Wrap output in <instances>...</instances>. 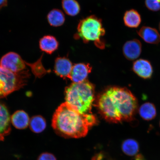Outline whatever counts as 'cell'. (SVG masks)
Segmentation results:
<instances>
[{
  "label": "cell",
  "mask_w": 160,
  "mask_h": 160,
  "mask_svg": "<svg viewBox=\"0 0 160 160\" xmlns=\"http://www.w3.org/2000/svg\"><path fill=\"white\" fill-rule=\"evenodd\" d=\"M97 107L105 120L113 123L130 121L138 109V101L129 90L112 87L105 90L98 98Z\"/></svg>",
  "instance_id": "obj_1"
},
{
  "label": "cell",
  "mask_w": 160,
  "mask_h": 160,
  "mask_svg": "<svg viewBox=\"0 0 160 160\" xmlns=\"http://www.w3.org/2000/svg\"><path fill=\"white\" fill-rule=\"evenodd\" d=\"M94 115H84L67 103L61 104L54 113L52 126L56 133L65 138L85 137L97 123Z\"/></svg>",
  "instance_id": "obj_2"
},
{
  "label": "cell",
  "mask_w": 160,
  "mask_h": 160,
  "mask_svg": "<svg viewBox=\"0 0 160 160\" xmlns=\"http://www.w3.org/2000/svg\"><path fill=\"white\" fill-rule=\"evenodd\" d=\"M65 96L66 102L82 114L93 115L91 110L95 100V87L88 80L73 83L66 87Z\"/></svg>",
  "instance_id": "obj_3"
},
{
  "label": "cell",
  "mask_w": 160,
  "mask_h": 160,
  "mask_svg": "<svg viewBox=\"0 0 160 160\" xmlns=\"http://www.w3.org/2000/svg\"><path fill=\"white\" fill-rule=\"evenodd\" d=\"M105 34L102 20L95 15H91L80 21L74 38L82 39L85 43L93 42L98 48L103 49L105 43L102 38Z\"/></svg>",
  "instance_id": "obj_4"
},
{
  "label": "cell",
  "mask_w": 160,
  "mask_h": 160,
  "mask_svg": "<svg viewBox=\"0 0 160 160\" xmlns=\"http://www.w3.org/2000/svg\"><path fill=\"white\" fill-rule=\"evenodd\" d=\"M29 76L28 71L14 73L0 66V99L27 85Z\"/></svg>",
  "instance_id": "obj_5"
},
{
  "label": "cell",
  "mask_w": 160,
  "mask_h": 160,
  "mask_svg": "<svg viewBox=\"0 0 160 160\" xmlns=\"http://www.w3.org/2000/svg\"><path fill=\"white\" fill-rule=\"evenodd\" d=\"M26 62L18 54L9 52L3 55L0 60V66L14 73L24 71Z\"/></svg>",
  "instance_id": "obj_6"
},
{
  "label": "cell",
  "mask_w": 160,
  "mask_h": 160,
  "mask_svg": "<svg viewBox=\"0 0 160 160\" xmlns=\"http://www.w3.org/2000/svg\"><path fill=\"white\" fill-rule=\"evenodd\" d=\"M92 67L89 63H78L73 65L69 79L73 83L82 82L86 80L91 72Z\"/></svg>",
  "instance_id": "obj_7"
},
{
  "label": "cell",
  "mask_w": 160,
  "mask_h": 160,
  "mask_svg": "<svg viewBox=\"0 0 160 160\" xmlns=\"http://www.w3.org/2000/svg\"><path fill=\"white\" fill-rule=\"evenodd\" d=\"M122 50L123 55L126 58L133 61L137 59L141 54V43L137 39L130 40L124 44Z\"/></svg>",
  "instance_id": "obj_8"
},
{
  "label": "cell",
  "mask_w": 160,
  "mask_h": 160,
  "mask_svg": "<svg viewBox=\"0 0 160 160\" xmlns=\"http://www.w3.org/2000/svg\"><path fill=\"white\" fill-rule=\"evenodd\" d=\"M132 69L134 72L142 78H151L153 75V67L151 62L147 60L141 59L133 63Z\"/></svg>",
  "instance_id": "obj_9"
},
{
  "label": "cell",
  "mask_w": 160,
  "mask_h": 160,
  "mask_svg": "<svg viewBox=\"0 0 160 160\" xmlns=\"http://www.w3.org/2000/svg\"><path fill=\"white\" fill-rule=\"evenodd\" d=\"M11 117L7 107L0 103V141H3L11 131Z\"/></svg>",
  "instance_id": "obj_10"
},
{
  "label": "cell",
  "mask_w": 160,
  "mask_h": 160,
  "mask_svg": "<svg viewBox=\"0 0 160 160\" xmlns=\"http://www.w3.org/2000/svg\"><path fill=\"white\" fill-rule=\"evenodd\" d=\"M73 66L71 62L68 58L58 57L55 61V72L61 78H69Z\"/></svg>",
  "instance_id": "obj_11"
},
{
  "label": "cell",
  "mask_w": 160,
  "mask_h": 160,
  "mask_svg": "<svg viewBox=\"0 0 160 160\" xmlns=\"http://www.w3.org/2000/svg\"><path fill=\"white\" fill-rule=\"evenodd\" d=\"M137 33L147 43L157 44L160 42L159 32L154 28L143 26L137 31Z\"/></svg>",
  "instance_id": "obj_12"
},
{
  "label": "cell",
  "mask_w": 160,
  "mask_h": 160,
  "mask_svg": "<svg viewBox=\"0 0 160 160\" xmlns=\"http://www.w3.org/2000/svg\"><path fill=\"white\" fill-rule=\"evenodd\" d=\"M39 46L42 51L51 55L58 48L59 43L54 36L47 35L40 39Z\"/></svg>",
  "instance_id": "obj_13"
},
{
  "label": "cell",
  "mask_w": 160,
  "mask_h": 160,
  "mask_svg": "<svg viewBox=\"0 0 160 160\" xmlns=\"http://www.w3.org/2000/svg\"><path fill=\"white\" fill-rule=\"evenodd\" d=\"M11 121L14 127L19 129L26 128L30 122L28 115L23 111L16 112L12 116Z\"/></svg>",
  "instance_id": "obj_14"
},
{
  "label": "cell",
  "mask_w": 160,
  "mask_h": 160,
  "mask_svg": "<svg viewBox=\"0 0 160 160\" xmlns=\"http://www.w3.org/2000/svg\"><path fill=\"white\" fill-rule=\"evenodd\" d=\"M125 25L130 28H137L141 22V15L135 9L128 10L125 12L123 17Z\"/></svg>",
  "instance_id": "obj_15"
},
{
  "label": "cell",
  "mask_w": 160,
  "mask_h": 160,
  "mask_svg": "<svg viewBox=\"0 0 160 160\" xmlns=\"http://www.w3.org/2000/svg\"><path fill=\"white\" fill-rule=\"evenodd\" d=\"M48 22L52 27H61L65 23V16L61 10L54 9L52 10L47 15Z\"/></svg>",
  "instance_id": "obj_16"
},
{
  "label": "cell",
  "mask_w": 160,
  "mask_h": 160,
  "mask_svg": "<svg viewBox=\"0 0 160 160\" xmlns=\"http://www.w3.org/2000/svg\"><path fill=\"white\" fill-rule=\"evenodd\" d=\"M139 112L142 118L147 121L154 119L157 113L155 106L150 102H146L142 105L139 108Z\"/></svg>",
  "instance_id": "obj_17"
},
{
  "label": "cell",
  "mask_w": 160,
  "mask_h": 160,
  "mask_svg": "<svg viewBox=\"0 0 160 160\" xmlns=\"http://www.w3.org/2000/svg\"><path fill=\"white\" fill-rule=\"evenodd\" d=\"M122 149L125 154L133 157L137 155L139 152V146L138 142L135 140L127 139L122 143Z\"/></svg>",
  "instance_id": "obj_18"
},
{
  "label": "cell",
  "mask_w": 160,
  "mask_h": 160,
  "mask_svg": "<svg viewBox=\"0 0 160 160\" xmlns=\"http://www.w3.org/2000/svg\"><path fill=\"white\" fill-rule=\"evenodd\" d=\"M62 7L68 15L74 17L81 11L79 4L76 0H62Z\"/></svg>",
  "instance_id": "obj_19"
},
{
  "label": "cell",
  "mask_w": 160,
  "mask_h": 160,
  "mask_svg": "<svg viewBox=\"0 0 160 160\" xmlns=\"http://www.w3.org/2000/svg\"><path fill=\"white\" fill-rule=\"evenodd\" d=\"M30 128L33 132L37 133L42 132L46 128L45 119L41 116H34L30 120Z\"/></svg>",
  "instance_id": "obj_20"
},
{
  "label": "cell",
  "mask_w": 160,
  "mask_h": 160,
  "mask_svg": "<svg viewBox=\"0 0 160 160\" xmlns=\"http://www.w3.org/2000/svg\"><path fill=\"white\" fill-rule=\"evenodd\" d=\"M146 7L151 11L157 12L160 10V0H145Z\"/></svg>",
  "instance_id": "obj_21"
},
{
  "label": "cell",
  "mask_w": 160,
  "mask_h": 160,
  "mask_svg": "<svg viewBox=\"0 0 160 160\" xmlns=\"http://www.w3.org/2000/svg\"><path fill=\"white\" fill-rule=\"evenodd\" d=\"M37 160H57V159L52 154L48 152H44L39 156Z\"/></svg>",
  "instance_id": "obj_22"
},
{
  "label": "cell",
  "mask_w": 160,
  "mask_h": 160,
  "mask_svg": "<svg viewBox=\"0 0 160 160\" xmlns=\"http://www.w3.org/2000/svg\"><path fill=\"white\" fill-rule=\"evenodd\" d=\"M8 4V0H0V10L2 8L7 7Z\"/></svg>",
  "instance_id": "obj_23"
},
{
  "label": "cell",
  "mask_w": 160,
  "mask_h": 160,
  "mask_svg": "<svg viewBox=\"0 0 160 160\" xmlns=\"http://www.w3.org/2000/svg\"><path fill=\"white\" fill-rule=\"evenodd\" d=\"M159 30L160 31V22L159 24Z\"/></svg>",
  "instance_id": "obj_24"
},
{
  "label": "cell",
  "mask_w": 160,
  "mask_h": 160,
  "mask_svg": "<svg viewBox=\"0 0 160 160\" xmlns=\"http://www.w3.org/2000/svg\"></svg>",
  "instance_id": "obj_25"
}]
</instances>
